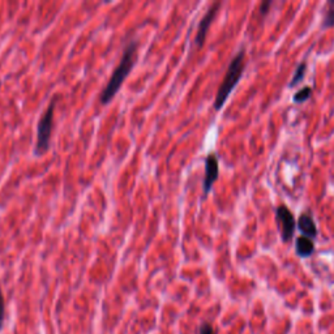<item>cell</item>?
Returning a JSON list of instances; mask_svg holds the SVG:
<instances>
[{
	"label": "cell",
	"instance_id": "8fae6325",
	"mask_svg": "<svg viewBox=\"0 0 334 334\" xmlns=\"http://www.w3.org/2000/svg\"><path fill=\"white\" fill-rule=\"evenodd\" d=\"M306 69H307V64H306V63H302V64H299V67H298L297 71H295V75H294L293 80H291V82H290L291 86L297 85L298 82L302 81V80L304 79V75H306Z\"/></svg>",
	"mask_w": 334,
	"mask_h": 334
},
{
	"label": "cell",
	"instance_id": "6da1fadb",
	"mask_svg": "<svg viewBox=\"0 0 334 334\" xmlns=\"http://www.w3.org/2000/svg\"><path fill=\"white\" fill-rule=\"evenodd\" d=\"M136 51L137 42L131 41L126 47V50H124L123 56L120 59L119 64L115 68V71L113 72L107 85L105 86V89L101 93L99 99H101L102 105H106V103L110 102L115 97V94L120 89L124 80L127 79V76L131 72V69L133 68V64H135V60H136Z\"/></svg>",
	"mask_w": 334,
	"mask_h": 334
},
{
	"label": "cell",
	"instance_id": "3957f363",
	"mask_svg": "<svg viewBox=\"0 0 334 334\" xmlns=\"http://www.w3.org/2000/svg\"><path fill=\"white\" fill-rule=\"evenodd\" d=\"M54 109L55 101H52L48 105L47 110L42 115L39 123H38V132H37V144H35V152L37 153H43L46 152L50 144V137L52 132V124H54Z\"/></svg>",
	"mask_w": 334,
	"mask_h": 334
},
{
	"label": "cell",
	"instance_id": "30bf717a",
	"mask_svg": "<svg viewBox=\"0 0 334 334\" xmlns=\"http://www.w3.org/2000/svg\"><path fill=\"white\" fill-rule=\"evenodd\" d=\"M311 94H312V89H311L310 86H304L303 89H300L299 92L294 96V102L295 103L306 102V101L311 97Z\"/></svg>",
	"mask_w": 334,
	"mask_h": 334
},
{
	"label": "cell",
	"instance_id": "7c38bea8",
	"mask_svg": "<svg viewBox=\"0 0 334 334\" xmlns=\"http://www.w3.org/2000/svg\"><path fill=\"white\" fill-rule=\"evenodd\" d=\"M200 334H217V331H215L213 325L205 323V324L200 327Z\"/></svg>",
	"mask_w": 334,
	"mask_h": 334
},
{
	"label": "cell",
	"instance_id": "ba28073f",
	"mask_svg": "<svg viewBox=\"0 0 334 334\" xmlns=\"http://www.w3.org/2000/svg\"><path fill=\"white\" fill-rule=\"evenodd\" d=\"M315 244L311 239L306 236H299L297 239V253L300 257H308L314 253Z\"/></svg>",
	"mask_w": 334,
	"mask_h": 334
},
{
	"label": "cell",
	"instance_id": "7a4b0ae2",
	"mask_svg": "<svg viewBox=\"0 0 334 334\" xmlns=\"http://www.w3.org/2000/svg\"><path fill=\"white\" fill-rule=\"evenodd\" d=\"M244 67H246V54H244V50H240V51L235 55V58L231 60L229 68H227V72H226L225 77L222 80L221 86H219L218 92H217V96H215L214 101L215 110L222 109V106L225 105V102L227 101L229 96L231 94V92L234 90V88H235L236 84L239 82L240 77H242Z\"/></svg>",
	"mask_w": 334,
	"mask_h": 334
},
{
	"label": "cell",
	"instance_id": "52a82bcc",
	"mask_svg": "<svg viewBox=\"0 0 334 334\" xmlns=\"http://www.w3.org/2000/svg\"><path fill=\"white\" fill-rule=\"evenodd\" d=\"M298 227L303 235L308 239H315L317 235V230L316 225H315V221L312 219V217L308 214H302L300 215L299 221H298Z\"/></svg>",
	"mask_w": 334,
	"mask_h": 334
},
{
	"label": "cell",
	"instance_id": "5bb4252c",
	"mask_svg": "<svg viewBox=\"0 0 334 334\" xmlns=\"http://www.w3.org/2000/svg\"><path fill=\"white\" fill-rule=\"evenodd\" d=\"M270 5H272L270 1H264V3L261 4V10H260V12H261V13H266V12H268V8H269Z\"/></svg>",
	"mask_w": 334,
	"mask_h": 334
},
{
	"label": "cell",
	"instance_id": "4fadbf2b",
	"mask_svg": "<svg viewBox=\"0 0 334 334\" xmlns=\"http://www.w3.org/2000/svg\"><path fill=\"white\" fill-rule=\"evenodd\" d=\"M3 323H4V298L1 291H0V329L3 327Z\"/></svg>",
	"mask_w": 334,
	"mask_h": 334
},
{
	"label": "cell",
	"instance_id": "8992f818",
	"mask_svg": "<svg viewBox=\"0 0 334 334\" xmlns=\"http://www.w3.org/2000/svg\"><path fill=\"white\" fill-rule=\"evenodd\" d=\"M219 7H221V3L213 4V5L208 9V12L205 13L204 17L201 18V21H200V25H198L197 29V34H196V39H194V42H196L197 46H202V44H204L205 38H206V33H208L209 30V26L211 25V21L214 20L215 14L218 12Z\"/></svg>",
	"mask_w": 334,
	"mask_h": 334
},
{
	"label": "cell",
	"instance_id": "5b68a950",
	"mask_svg": "<svg viewBox=\"0 0 334 334\" xmlns=\"http://www.w3.org/2000/svg\"><path fill=\"white\" fill-rule=\"evenodd\" d=\"M219 174L218 167V158L215 157V154H209L205 160V177H204V192L208 194L211 189L213 184L217 180Z\"/></svg>",
	"mask_w": 334,
	"mask_h": 334
},
{
	"label": "cell",
	"instance_id": "9c48e42d",
	"mask_svg": "<svg viewBox=\"0 0 334 334\" xmlns=\"http://www.w3.org/2000/svg\"><path fill=\"white\" fill-rule=\"evenodd\" d=\"M324 27H333L334 26V0L328 1L327 8H325V16L323 21Z\"/></svg>",
	"mask_w": 334,
	"mask_h": 334
},
{
	"label": "cell",
	"instance_id": "277c9868",
	"mask_svg": "<svg viewBox=\"0 0 334 334\" xmlns=\"http://www.w3.org/2000/svg\"><path fill=\"white\" fill-rule=\"evenodd\" d=\"M277 222L281 226V235L283 242H289L295 231V219L294 215L286 206H280L277 209Z\"/></svg>",
	"mask_w": 334,
	"mask_h": 334
}]
</instances>
